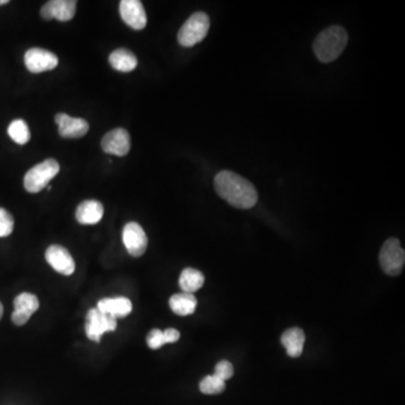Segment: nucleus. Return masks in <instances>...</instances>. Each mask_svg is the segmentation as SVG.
<instances>
[{"label": "nucleus", "instance_id": "nucleus-1", "mask_svg": "<svg viewBox=\"0 0 405 405\" xmlns=\"http://www.w3.org/2000/svg\"><path fill=\"white\" fill-rule=\"evenodd\" d=\"M214 186L221 199L240 210L252 209L258 201V193L254 186L240 175L232 171L218 172L214 180Z\"/></svg>", "mask_w": 405, "mask_h": 405}, {"label": "nucleus", "instance_id": "nucleus-2", "mask_svg": "<svg viewBox=\"0 0 405 405\" xmlns=\"http://www.w3.org/2000/svg\"><path fill=\"white\" fill-rule=\"evenodd\" d=\"M348 45V34L341 26L325 28L317 36L313 43V50L317 60L329 64L339 58Z\"/></svg>", "mask_w": 405, "mask_h": 405}, {"label": "nucleus", "instance_id": "nucleus-3", "mask_svg": "<svg viewBox=\"0 0 405 405\" xmlns=\"http://www.w3.org/2000/svg\"><path fill=\"white\" fill-rule=\"evenodd\" d=\"M60 171V165L54 159H47L26 172L24 177V187L28 193L36 194L45 189L49 182Z\"/></svg>", "mask_w": 405, "mask_h": 405}, {"label": "nucleus", "instance_id": "nucleus-4", "mask_svg": "<svg viewBox=\"0 0 405 405\" xmlns=\"http://www.w3.org/2000/svg\"><path fill=\"white\" fill-rule=\"evenodd\" d=\"M210 30V17L205 13H195L186 20L178 33L180 45L185 47H192L201 43L206 37Z\"/></svg>", "mask_w": 405, "mask_h": 405}, {"label": "nucleus", "instance_id": "nucleus-5", "mask_svg": "<svg viewBox=\"0 0 405 405\" xmlns=\"http://www.w3.org/2000/svg\"><path fill=\"white\" fill-rule=\"evenodd\" d=\"M380 267L387 275L401 274L405 264V252L397 237H391L384 243L380 252Z\"/></svg>", "mask_w": 405, "mask_h": 405}, {"label": "nucleus", "instance_id": "nucleus-6", "mask_svg": "<svg viewBox=\"0 0 405 405\" xmlns=\"http://www.w3.org/2000/svg\"><path fill=\"white\" fill-rule=\"evenodd\" d=\"M116 327L117 320L115 317L102 313L97 307L89 310L86 317V334L91 341L100 342L104 334L115 330Z\"/></svg>", "mask_w": 405, "mask_h": 405}, {"label": "nucleus", "instance_id": "nucleus-7", "mask_svg": "<svg viewBox=\"0 0 405 405\" xmlns=\"http://www.w3.org/2000/svg\"><path fill=\"white\" fill-rule=\"evenodd\" d=\"M25 66L28 71L32 74H41V72L49 71L57 68L59 64V59L54 53L50 51L33 47L25 53L24 57Z\"/></svg>", "mask_w": 405, "mask_h": 405}, {"label": "nucleus", "instance_id": "nucleus-8", "mask_svg": "<svg viewBox=\"0 0 405 405\" xmlns=\"http://www.w3.org/2000/svg\"><path fill=\"white\" fill-rule=\"evenodd\" d=\"M123 242L131 256L141 257L148 247V237L140 224L130 222L123 229Z\"/></svg>", "mask_w": 405, "mask_h": 405}, {"label": "nucleus", "instance_id": "nucleus-9", "mask_svg": "<svg viewBox=\"0 0 405 405\" xmlns=\"http://www.w3.org/2000/svg\"><path fill=\"white\" fill-rule=\"evenodd\" d=\"M119 14L127 25L135 30H143L148 22L146 11L140 0H122Z\"/></svg>", "mask_w": 405, "mask_h": 405}, {"label": "nucleus", "instance_id": "nucleus-10", "mask_svg": "<svg viewBox=\"0 0 405 405\" xmlns=\"http://www.w3.org/2000/svg\"><path fill=\"white\" fill-rule=\"evenodd\" d=\"M47 264L61 275L70 276L75 273L76 264L69 251L61 245H51L45 252Z\"/></svg>", "mask_w": 405, "mask_h": 405}, {"label": "nucleus", "instance_id": "nucleus-11", "mask_svg": "<svg viewBox=\"0 0 405 405\" xmlns=\"http://www.w3.org/2000/svg\"><path fill=\"white\" fill-rule=\"evenodd\" d=\"M102 149L106 153L124 157L131 149L130 134L124 129L110 131L102 140Z\"/></svg>", "mask_w": 405, "mask_h": 405}, {"label": "nucleus", "instance_id": "nucleus-12", "mask_svg": "<svg viewBox=\"0 0 405 405\" xmlns=\"http://www.w3.org/2000/svg\"><path fill=\"white\" fill-rule=\"evenodd\" d=\"M77 1L74 0H52L42 7L41 16L47 20L68 22L75 17Z\"/></svg>", "mask_w": 405, "mask_h": 405}, {"label": "nucleus", "instance_id": "nucleus-13", "mask_svg": "<svg viewBox=\"0 0 405 405\" xmlns=\"http://www.w3.org/2000/svg\"><path fill=\"white\" fill-rule=\"evenodd\" d=\"M11 320L16 325H24L40 307L39 298L30 293H22L14 300Z\"/></svg>", "mask_w": 405, "mask_h": 405}, {"label": "nucleus", "instance_id": "nucleus-14", "mask_svg": "<svg viewBox=\"0 0 405 405\" xmlns=\"http://www.w3.org/2000/svg\"><path fill=\"white\" fill-rule=\"evenodd\" d=\"M55 123L59 127V134L64 139H81L87 134L89 124L83 119H76L66 114L55 115Z\"/></svg>", "mask_w": 405, "mask_h": 405}, {"label": "nucleus", "instance_id": "nucleus-15", "mask_svg": "<svg viewBox=\"0 0 405 405\" xmlns=\"http://www.w3.org/2000/svg\"><path fill=\"white\" fill-rule=\"evenodd\" d=\"M132 303L127 298H102L98 302L97 309L102 313L115 317H125L132 312Z\"/></svg>", "mask_w": 405, "mask_h": 405}, {"label": "nucleus", "instance_id": "nucleus-16", "mask_svg": "<svg viewBox=\"0 0 405 405\" xmlns=\"http://www.w3.org/2000/svg\"><path fill=\"white\" fill-rule=\"evenodd\" d=\"M104 216V207L97 201H85L78 206L76 218L81 224H97Z\"/></svg>", "mask_w": 405, "mask_h": 405}, {"label": "nucleus", "instance_id": "nucleus-17", "mask_svg": "<svg viewBox=\"0 0 405 405\" xmlns=\"http://www.w3.org/2000/svg\"><path fill=\"white\" fill-rule=\"evenodd\" d=\"M305 334L300 328H290L281 334V344L286 348L287 355L298 358L303 353Z\"/></svg>", "mask_w": 405, "mask_h": 405}, {"label": "nucleus", "instance_id": "nucleus-18", "mask_svg": "<svg viewBox=\"0 0 405 405\" xmlns=\"http://www.w3.org/2000/svg\"><path fill=\"white\" fill-rule=\"evenodd\" d=\"M169 306L176 315L186 317V315H193L195 312L197 300L193 294L182 292L171 296L169 300Z\"/></svg>", "mask_w": 405, "mask_h": 405}, {"label": "nucleus", "instance_id": "nucleus-19", "mask_svg": "<svg viewBox=\"0 0 405 405\" xmlns=\"http://www.w3.org/2000/svg\"><path fill=\"white\" fill-rule=\"evenodd\" d=\"M205 277L199 270L194 268H186L182 270L180 277V286L182 292L193 294L201 290L204 285Z\"/></svg>", "mask_w": 405, "mask_h": 405}, {"label": "nucleus", "instance_id": "nucleus-20", "mask_svg": "<svg viewBox=\"0 0 405 405\" xmlns=\"http://www.w3.org/2000/svg\"><path fill=\"white\" fill-rule=\"evenodd\" d=\"M110 64L115 70L130 72L138 66V59L131 51L119 49L110 55Z\"/></svg>", "mask_w": 405, "mask_h": 405}, {"label": "nucleus", "instance_id": "nucleus-21", "mask_svg": "<svg viewBox=\"0 0 405 405\" xmlns=\"http://www.w3.org/2000/svg\"><path fill=\"white\" fill-rule=\"evenodd\" d=\"M8 135L11 140L16 142L17 144H20V146L28 143L30 139L28 125L23 119H15V121L11 122L8 127Z\"/></svg>", "mask_w": 405, "mask_h": 405}, {"label": "nucleus", "instance_id": "nucleus-22", "mask_svg": "<svg viewBox=\"0 0 405 405\" xmlns=\"http://www.w3.org/2000/svg\"><path fill=\"white\" fill-rule=\"evenodd\" d=\"M199 389L207 395L220 394L225 389V382L216 375H209L201 380Z\"/></svg>", "mask_w": 405, "mask_h": 405}, {"label": "nucleus", "instance_id": "nucleus-23", "mask_svg": "<svg viewBox=\"0 0 405 405\" xmlns=\"http://www.w3.org/2000/svg\"><path fill=\"white\" fill-rule=\"evenodd\" d=\"M14 230V218L11 213L0 209V237H8Z\"/></svg>", "mask_w": 405, "mask_h": 405}, {"label": "nucleus", "instance_id": "nucleus-24", "mask_svg": "<svg viewBox=\"0 0 405 405\" xmlns=\"http://www.w3.org/2000/svg\"><path fill=\"white\" fill-rule=\"evenodd\" d=\"M235 374V368H233V365L228 360H222L218 363L216 366V372H214V375L216 377L221 378V380H230V378Z\"/></svg>", "mask_w": 405, "mask_h": 405}, {"label": "nucleus", "instance_id": "nucleus-25", "mask_svg": "<svg viewBox=\"0 0 405 405\" xmlns=\"http://www.w3.org/2000/svg\"><path fill=\"white\" fill-rule=\"evenodd\" d=\"M146 344L151 349H159V348L163 347V345H165L163 331L159 330V329H153V330L150 331V334L146 338Z\"/></svg>", "mask_w": 405, "mask_h": 405}, {"label": "nucleus", "instance_id": "nucleus-26", "mask_svg": "<svg viewBox=\"0 0 405 405\" xmlns=\"http://www.w3.org/2000/svg\"><path fill=\"white\" fill-rule=\"evenodd\" d=\"M163 336H165V344H174L178 341L180 338V331L176 329H167L163 331Z\"/></svg>", "mask_w": 405, "mask_h": 405}, {"label": "nucleus", "instance_id": "nucleus-27", "mask_svg": "<svg viewBox=\"0 0 405 405\" xmlns=\"http://www.w3.org/2000/svg\"><path fill=\"white\" fill-rule=\"evenodd\" d=\"M3 315H4L3 304L0 303V319H1V317H3Z\"/></svg>", "mask_w": 405, "mask_h": 405}, {"label": "nucleus", "instance_id": "nucleus-28", "mask_svg": "<svg viewBox=\"0 0 405 405\" xmlns=\"http://www.w3.org/2000/svg\"><path fill=\"white\" fill-rule=\"evenodd\" d=\"M8 3V0H0V6L6 5V4Z\"/></svg>", "mask_w": 405, "mask_h": 405}]
</instances>
